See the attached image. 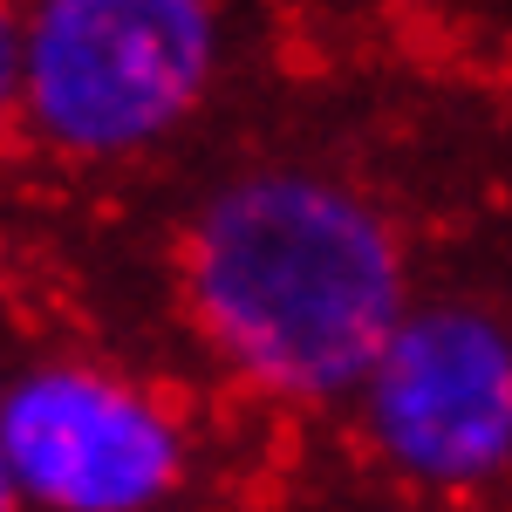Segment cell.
Returning <instances> with one entry per match:
<instances>
[{"label":"cell","instance_id":"cell-1","mask_svg":"<svg viewBox=\"0 0 512 512\" xmlns=\"http://www.w3.org/2000/svg\"><path fill=\"white\" fill-rule=\"evenodd\" d=\"M178 287L219 369L274 403H342L410 308L390 212L349 178L260 164L205 198Z\"/></svg>","mask_w":512,"mask_h":512},{"label":"cell","instance_id":"cell-4","mask_svg":"<svg viewBox=\"0 0 512 512\" xmlns=\"http://www.w3.org/2000/svg\"><path fill=\"white\" fill-rule=\"evenodd\" d=\"M362 437L424 492H485L512 465V328L485 301H410L355 383Z\"/></svg>","mask_w":512,"mask_h":512},{"label":"cell","instance_id":"cell-5","mask_svg":"<svg viewBox=\"0 0 512 512\" xmlns=\"http://www.w3.org/2000/svg\"><path fill=\"white\" fill-rule=\"evenodd\" d=\"M14 76H21V14L0 7V130L14 123Z\"/></svg>","mask_w":512,"mask_h":512},{"label":"cell","instance_id":"cell-3","mask_svg":"<svg viewBox=\"0 0 512 512\" xmlns=\"http://www.w3.org/2000/svg\"><path fill=\"white\" fill-rule=\"evenodd\" d=\"M0 472L35 512H164L192 472V437L151 383L48 355L0 383Z\"/></svg>","mask_w":512,"mask_h":512},{"label":"cell","instance_id":"cell-6","mask_svg":"<svg viewBox=\"0 0 512 512\" xmlns=\"http://www.w3.org/2000/svg\"><path fill=\"white\" fill-rule=\"evenodd\" d=\"M0 512H21V506H14V492H7V472H0Z\"/></svg>","mask_w":512,"mask_h":512},{"label":"cell","instance_id":"cell-2","mask_svg":"<svg viewBox=\"0 0 512 512\" xmlns=\"http://www.w3.org/2000/svg\"><path fill=\"white\" fill-rule=\"evenodd\" d=\"M226 21L205 0H41L21 14L14 123L69 164L158 151L212 96Z\"/></svg>","mask_w":512,"mask_h":512}]
</instances>
